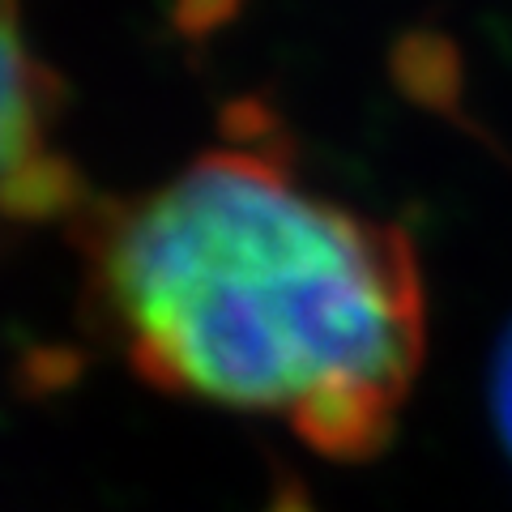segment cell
Here are the masks:
<instances>
[{
    "label": "cell",
    "mask_w": 512,
    "mask_h": 512,
    "mask_svg": "<svg viewBox=\"0 0 512 512\" xmlns=\"http://www.w3.org/2000/svg\"><path fill=\"white\" fill-rule=\"evenodd\" d=\"M94 231L103 303L158 389L291 410L350 376L406 397L423 355L410 239L299 197L274 154H205Z\"/></svg>",
    "instance_id": "obj_1"
},
{
    "label": "cell",
    "mask_w": 512,
    "mask_h": 512,
    "mask_svg": "<svg viewBox=\"0 0 512 512\" xmlns=\"http://www.w3.org/2000/svg\"><path fill=\"white\" fill-rule=\"evenodd\" d=\"M402 397L372 380H320L286 410L299 440L329 461H367L393 436Z\"/></svg>",
    "instance_id": "obj_2"
},
{
    "label": "cell",
    "mask_w": 512,
    "mask_h": 512,
    "mask_svg": "<svg viewBox=\"0 0 512 512\" xmlns=\"http://www.w3.org/2000/svg\"><path fill=\"white\" fill-rule=\"evenodd\" d=\"M60 82L26 52L13 0H0V184L43 150V128L56 116Z\"/></svg>",
    "instance_id": "obj_3"
},
{
    "label": "cell",
    "mask_w": 512,
    "mask_h": 512,
    "mask_svg": "<svg viewBox=\"0 0 512 512\" xmlns=\"http://www.w3.org/2000/svg\"><path fill=\"white\" fill-rule=\"evenodd\" d=\"M389 77L414 107L457 116L466 99V60L444 30H406L389 52Z\"/></svg>",
    "instance_id": "obj_4"
},
{
    "label": "cell",
    "mask_w": 512,
    "mask_h": 512,
    "mask_svg": "<svg viewBox=\"0 0 512 512\" xmlns=\"http://www.w3.org/2000/svg\"><path fill=\"white\" fill-rule=\"evenodd\" d=\"M86 205V175L73 158L56 150H39L18 163L0 184V222L35 227V222L69 218Z\"/></svg>",
    "instance_id": "obj_5"
},
{
    "label": "cell",
    "mask_w": 512,
    "mask_h": 512,
    "mask_svg": "<svg viewBox=\"0 0 512 512\" xmlns=\"http://www.w3.org/2000/svg\"><path fill=\"white\" fill-rule=\"evenodd\" d=\"M86 376V355L77 346H30L26 355L13 367V389H18L26 402H47V397L69 393L77 380Z\"/></svg>",
    "instance_id": "obj_6"
},
{
    "label": "cell",
    "mask_w": 512,
    "mask_h": 512,
    "mask_svg": "<svg viewBox=\"0 0 512 512\" xmlns=\"http://www.w3.org/2000/svg\"><path fill=\"white\" fill-rule=\"evenodd\" d=\"M244 5L248 0H171V26L180 39L201 43L227 30L244 13Z\"/></svg>",
    "instance_id": "obj_7"
},
{
    "label": "cell",
    "mask_w": 512,
    "mask_h": 512,
    "mask_svg": "<svg viewBox=\"0 0 512 512\" xmlns=\"http://www.w3.org/2000/svg\"><path fill=\"white\" fill-rule=\"evenodd\" d=\"M274 128H278L274 107H265L261 99H235L227 111H222V133L244 141V146H252V141H269Z\"/></svg>",
    "instance_id": "obj_8"
},
{
    "label": "cell",
    "mask_w": 512,
    "mask_h": 512,
    "mask_svg": "<svg viewBox=\"0 0 512 512\" xmlns=\"http://www.w3.org/2000/svg\"><path fill=\"white\" fill-rule=\"evenodd\" d=\"M491 419L500 427L504 448L512 453V325H508L500 350H495V363H491Z\"/></svg>",
    "instance_id": "obj_9"
},
{
    "label": "cell",
    "mask_w": 512,
    "mask_h": 512,
    "mask_svg": "<svg viewBox=\"0 0 512 512\" xmlns=\"http://www.w3.org/2000/svg\"><path fill=\"white\" fill-rule=\"evenodd\" d=\"M265 512H320V508H316V500H312V491L303 487V478L282 474L278 487H274V495H269V508H265Z\"/></svg>",
    "instance_id": "obj_10"
}]
</instances>
